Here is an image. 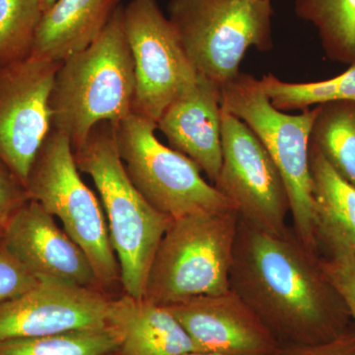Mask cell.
Returning <instances> with one entry per match:
<instances>
[{"label":"cell","mask_w":355,"mask_h":355,"mask_svg":"<svg viewBox=\"0 0 355 355\" xmlns=\"http://www.w3.org/2000/svg\"><path fill=\"white\" fill-rule=\"evenodd\" d=\"M229 282L282 347L326 343L349 330L347 305L294 233L268 234L239 216Z\"/></svg>","instance_id":"cell-1"},{"label":"cell","mask_w":355,"mask_h":355,"mask_svg":"<svg viewBox=\"0 0 355 355\" xmlns=\"http://www.w3.org/2000/svg\"><path fill=\"white\" fill-rule=\"evenodd\" d=\"M123 6L87 48L62 60L51 95V128L83 146L99 123L133 113L135 62L123 27Z\"/></svg>","instance_id":"cell-2"},{"label":"cell","mask_w":355,"mask_h":355,"mask_svg":"<svg viewBox=\"0 0 355 355\" xmlns=\"http://www.w3.org/2000/svg\"><path fill=\"white\" fill-rule=\"evenodd\" d=\"M73 153L77 167L92 178L101 198L123 289L132 297L144 298L154 256L173 219L135 188L121 161L111 123H99Z\"/></svg>","instance_id":"cell-3"},{"label":"cell","mask_w":355,"mask_h":355,"mask_svg":"<svg viewBox=\"0 0 355 355\" xmlns=\"http://www.w3.org/2000/svg\"><path fill=\"white\" fill-rule=\"evenodd\" d=\"M221 107L246 123L265 146L288 191L294 234L306 249L317 254L319 242L310 142L320 106L304 110L300 114L284 113L272 106L259 79L240 72L222 86Z\"/></svg>","instance_id":"cell-4"},{"label":"cell","mask_w":355,"mask_h":355,"mask_svg":"<svg viewBox=\"0 0 355 355\" xmlns=\"http://www.w3.org/2000/svg\"><path fill=\"white\" fill-rule=\"evenodd\" d=\"M238 223L235 209L173 219L154 256L144 298L170 306L230 291Z\"/></svg>","instance_id":"cell-5"},{"label":"cell","mask_w":355,"mask_h":355,"mask_svg":"<svg viewBox=\"0 0 355 355\" xmlns=\"http://www.w3.org/2000/svg\"><path fill=\"white\" fill-rule=\"evenodd\" d=\"M168 14L198 73L220 87L250 48L272 49L270 0H170Z\"/></svg>","instance_id":"cell-6"},{"label":"cell","mask_w":355,"mask_h":355,"mask_svg":"<svg viewBox=\"0 0 355 355\" xmlns=\"http://www.w3.org/2000/svg\"><path fill=\"white\" fill-rule=\"evenodd\" d=\"M36 200L87 256L100 286L121 279V268L104 210L79 175L73 148L67 135L51 130L35 159L25 184Z\"/></svg>","instance_id":"cell-7"},{"label":"cell","mask_w":355,"mask_h":355,"mask_svg":"<svg viewBox=\"0 0 355 355\" xmlns=\"http://www.w3.org/2000/svg\"><path fill=\"white\" fill-rule=\"evenodd\" d=\"M113 125L128 177L159 211L177 219L237 210L214 184L203 179L202 170L191 159L159 141L154 121L132 113Z\"/></svg>","instance_id":"cell-8"},{"label":"cell","mask_w":355,"mask_h":355,"mask_svg":"<svg viewBox=\"0 0 355 355\" xmlns=\"http://www.w3.org/2000/svg\"><path fill=\"white\" fill-rule=\"evenodd\" d=\"M121 17L135 62L133 113L157 125L165 110L196 85L198 73L158 0H130Z\"/></svg>","instance_id":"cell-9"},{"label":"cell","mask_w":355,"mask_h":355,"mask_svg":"<svg viewBox=\"0 0 355 355\" xmlns=\"http://www.w3.org/2000/svg\"><path fill=\"white\" fill-rule=\"evenodd\" d=\"M222 164L214 186L240 218L268 234L286 236L288 191L272 158L246 123L221 107Z\"/></svg>","instance_id":"cell-10"},{"label":"cell","mask_w":355,"mask_h":355,"mask_svg":"<svg viewBox=\"0 0 355 355\" xmlns=\"http://www.w3.org/2000/svg\"><path fill=\"white\" fill-rule=\"evenodd\" d=\"M60 64L31 55L0 67V160L24 187L53 130L51 95Z\"/></svg>","instance_id":"cell-11"},{"label":"cell","mask_w":355,"mask_h":355,"mask_svg":"<svg viewBox=\"0 0 355 355\" xmlns=\"http://www.w3.org/2000/svg\"><path fill=\"white\" fill-rule=\"evenodd\" d=\"M110 301L98 288L41 280L0 303V342L106 328Z\"/></svg>","instance_id":"cell-12"},{"label":"cell","mask_w":355,"mask_h":355,"mask_svg":"<svg viewBox=\"0 0 355 355\" xmlns=\"http://www.w3.org/2000/svg\"><path fill=\"white\" fill-rule=\"evenodd\" d=\"M1 240L40 280L101 286L81 248L36 200H27L6 219Z\"/></svg>","instance_id":"cell-13"},{"label":"cell","mask_w":355,"mask_h":355,"mask_svg":"<svg viewBox=\"0 0 355 355\" xmlns=\"http://www.w3.org/2000/svg\"><path fill=\"white\" fill-rule=\"evenodd\" d=\"M198 352L224 355H275L282 347L272 331L233 291L164 306Z\"/></svg>","instance_id":"cell-14"},{"label":"cell","mask_w":355,"mask_h":355,"mask_svg":"<svg viewBox=\"0 0 355 355\" xmlns=\"http://www.w3.org/2000/svg\"><path fill=\"white\" fill-rule=\"evenodd\" d=\"M157 128L214 184L222 164L220 86L198 74L196 85L165 110Z\"/></svg>","instance_id":"cell-15"},{"label":"cell","mask_w":355,"mask_h":355,"mask_svg":"<svg viewBox=\"0 0 355 355\" xmlns=\"http://www.w3.org/2000/svg\"><path fill=\"white\" fill-rule=\"evenodd\" d=\"M108 326L121 355H184L198 352L177 318L164 306L125 293L110 301Z\"/></svg>","instance_id":"cell-16"},{"label":"cell","mask_w":355,"mask_h":355,"mask_svg":"<svg viewBox=\"0 0 355 355\" xmlns=\"http://www.w3.org/2000/svg\"><path fill=\"white\" fill-rule=\"evenodd\" d=\"M121 6V0H58L43 14L31 55L62 62L84 50Z\"/></svg>","instance_id":"cell-17"},{"label":"cell","mask_w":355,"mask_h":355,"mask_svg":"<svg viewBox=\"0 0 355 355\" xmlns=\"http://www.w3.org/2000/svg\"><path fill=\"white\" fill-rule=\"evenodd\" d=\"M310 169L318 231L333 233L355 251V188L310 142Z\"/></svg>","instance_id":"cell-18"},{"label":"cell","mask_w":355,"mask_h":355,"mask_svg":"<svg viewBox=\"0 0 355 355\" xmlns=\"http://www.w3.org/2000/svg\"><path fill=\"white\" fill-rule=\"evenodd\" d=\"M318 106L320 111L311 144L355 188V102H329Z\"/></svg>","instance_id":"cell-19"},{"label":"cell","mask_w":355,"mask_h":355,"mask_svg":"<svg viewBox=\"0 0 355 355\" xmlns=\"http://www.w3.org/2000/svg\"><path fill=\"white\" fill-rule=\"evenodd\" d=\"M295 12L317 28L327 57L355 64V0H295Z\"/></svg>","instance_id":"cell-20"},{"label":"cell","mask_w":355,"mask_h":355,"mask_svg":"<svg viewBox=\"0 0 355 355\" xmlns=\"http://www.w3.org/2000/svg\"><path fill=\"white\" fill-rule=\"evenodd\" d=\"M259 81L272 106L282 112L304 111L329 102H355V64L340 76L318 83H286L272 74Z\"/></svg>","instance_id":"cell-21"},{"label":"cell","mask_w":355,"mask_h":355,"mask_svg":"<svg viewBox=\"0 0 355 355\" xmlns=\"http://www.w3.org/2000/svg\"><path fill=\"white\" fill-rule=\"evenodd\" d=\"M111 327L0 342V355H107L118 349Z\"/></svg>","instance_id":"cell-22"},{"label":"cell","mask_w":355,"mask_h":355,"mask_svg":"<svg viewBox=\"0 0 355 355\" xmlns=\"http://www.w3.org/2000/svg\"><path fill=\"white\" fill-rule=\"evenodd\" d=\"M43 14L39 0H0V67L31 55Z\"/></svg>","instance_id":"cell-23"},{"label":"cell","mask_w":355,"mask_h":355,"mask_svg":"<svg viewBox=\"0 0 355 355\" xmlns=\"http://www.w3.org/2000/svg\"><path fill=\"white\" fill-rule=\"evenodd\" d=\"M318 241L327 250L326 256L319 258L322 270L355 321V251L338 236L327 231L318 232Z\"/></svg>","instance_id":"cell-24"},{"label":"cell","mask_w":355,"mask_h":355,"mask_svg":"<svg viewBox=\"0 0 355 355\" xmlns=\"http://www.w3.org/2000/svg\"><path fill=\"white\" fill-rule=\"evenodd\" d=\"M40 282L0 239V303L22 295Z\"/></svg>","instance_id":"cell-25"},{"label":"cell","mask_w":355,"mask_h":355,"mask_svg":"<svg viewBox=\"0 0 355 355\" xmlns=\"http://www.w3.org/2000/svg\"><path fill=\"white\" fill-rule=\"evenodd\" d=\"M275 355H355V331L316 345H284Z\"/></svg>","instance_id":"cell-26"},{"label":"cell","mask_w":355,"mask_h":355,"mask_svg":"<svg viewBox=\"0 0 355 355\" xmlns=\"http://www.w3.org/2000/svg\"><path fill=\"white\" fill-rule=\"evenodd\" d=\"M29 200L24 184L0 160V220H6Z\"/></svg>","instance_id":"cell-27"},{"label":"cell","mask_w":355,"mask_h":355,"mask_svg":"<svg viewBox=\"0 0 355 355\" xmlns=\"http://www.w3.org/2000/svg\"><path fill=\"white\" fill-rule=\"evenodd\" d=\"M58 0H39L40 6H41L42 10L43 12H46L49 9L53 6V4L57 2Z\"/></svg>","instance_id":"cell-28"},{"label":"cell","mask_w":355,"mask_h":355,"mask_svg":"<svg viewBox=\"0 0 355 355\" xmlns=\"http://www.w3.org/2000/svg\"><path fill=\"white\" fill-rule=\"evenodd\" d=\"M184 355H224L220 354H216V352H191L189 354Z\"/></svg>","instance_id":"cell-29"},{"label":"cell","mask_w":355,"mask_h":355,"mask_svg":"<svg viewBox=\"0 0 355 355\" xmlns=\"http://www.w3.org/2000/svg\"><path fill=\"white\" fill-rule=\"evenodd\" d=\"M6 220H0V239L2 238V235H3L4 231V225H6Z\"/></svg>","instance_id":"cell-30"}]
</instances>
